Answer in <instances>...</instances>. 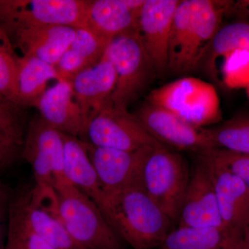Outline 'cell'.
<instances>
[{
	"label": "cell",
	"mask_w": 249,
	"mask_h": 249,
	"mask_svg": "<svg viewBox=\"0 0 249 249\" xmlns=\"http://www.w3.org/2000/svg\"><path fill=\"white\" fill-rule=\"evenodd\" d=\"M228 4L229 1H180L170 34L168 70L187 73L204 61Z\"/></svg>",
	"instance_id": "6da1fadb"
},
{
	"label": "cell",
	"mask_w": 249,
	"mask_h": 249,
	"mask_svg": "<svg viewBox=\"0 0 249 249\" xmlns=\"http://www.w3.org/2000/svg\"><path fill=\"white\" fill-rule=\"evenodd\" d=\"M100 210L118 237L133 249L160 247L172 231L173 222L142 186L105 196Z\"/></svg>",
	"instance_id": "7a4b0ae2"
},
{
	"label": "cell",
	"mask_w": 249,
	"mask_h": 249,
	"mask_svg": "<svg viewBox=\"0 0 249 249\" xmlns=\"http://www.w3.org/2000/svg\"><path fill=\"white\" fill-rule=\"evenodd\" d=\"M62 224L80 249H124L97 204L67 180L55 186Z\"/></svg>",
	"instance_id": "3957f363"
},
{
	"label": "cell",
	"mask_w": 249,
	"mask_h": 249,
	"mask_svg": "<svg viewBox=\"0 0 249 249\" xmlns=\"http://www.w3.org/2000/svg\"><path fill=\"white\" fill-rule=\"evenodd\" d=\"M104 56L112 64L116 73L111 103L115 107L127 109L157 74L139 31L116 36L108 44Z\"/></svg>",
	"instance_id": "277c9868"
},
{
	"label": "cell",
	"mask_w": 249,
	"mask_h": 249,
	"mask_svg": "<svg viewBox=\"0 0 249 249\" xmlns=\"http://www.w3.org/2000/svg\"><path fill=\"white\" fill-rule=\"evenodd\" d=\"M147 101L199 128L218 124L222 118L220 101L213 85L193 77L152 90Z\"/></svg>",
	"instance_id": "5b68a950"
},
{
	"label": "cell",
	"mask_w": 249,
	"mask_h": 249,
	"mask_svg": "<svg viewBox=\"0 0 249 249\" xmlns=\"http://www.w3.org/2000/svg\"><path fill=\"white\" fill-rule=\"evenodd\" d=\"M190 173L182 156L163 145L153 149L142 170V188L173 222H178Z\"/></svg>",
	"instance_id": "8992f818"
},
{
	"label": "cell",
	"mask_w": 249,
	"mask_h": 249,
	"mask_svg": "<svg viewBox=\"0 0 249 249\" xmlns=\"http://www.w3.org/2000/svg\"><path fill=\"white\" fill-rule=\"evenodd\" d=\"M89 1L0 0V27L8 36L37 26L84 29Z\"/></svg>",
	"instance_id": "52a82bcc"
},
{
	"label": "cell",
	"mask_w": 249,
	"mask_h": 249,
	"mask_svg": "<svg viewBox=\"0 0 249 249\" xmlns=\"http://www.w3.org/2000/svg\"><path fill=\"white\" fill-rule=\"evenodd\" d=\"M85 137L93 146L124 151L162 145L147 132L136 114L114 106L90 121Z\"/></svg>",
	"instance_id": "ba28073f"
},
{
	"label": "cell",
	"mask_w": 249,
	"mask_h": 249,
	"mask_svg": "<svg viewBox=\"0 0 249 249\" xmlns=\"http://www.w3.org/2000/svg\"><path fill=\"white\" fill-rule=\"evenodd\" d=\"M22 152L31 165L36 183L55 186L66 181L64 134L49 125L40 116L29 124Z\"/></svg>",
	"instance_id": "9c48e42d"
},
{
	"label": "cell",
	"mask_w": 249,
	"mask_h": 249,
	"mask_svg": "<svg viewBox=\"0 0 249 249\" xmlns=\"http://www.w3.org/2000/svg\"><path fill=\"white\" fill-rule=\"evenodd\" d=\"M85 142L105 196L133 187H142L144 165L155 147L147 146L134 151H124L93 146L89 142Z\"/></svg>",
	"instance_id": "30bf717a"
},
{
	"label": "cell",
	"mask_w": 249,
	"mask_h": 249,
	"mask_svg": "<svg viewBox=\"0 0 249 249\" xmlns=\"http://www.w3.org/2000/svg\"><path fill=\"white\" fill-rule=\"evenodd\" d=\"M136 115L147 132L165 146L197 154L215 148L204 127H195L163 108L147 103Z\"/></svg>",
	"instance_id": "8fae6325"
},
{
	"label": "cell",
	"mask_w": 249,
	"mask_h": 249,
	"mask_svg": "<svg viewBox=\"0 0 249 249\" xmlns=\"http://www.w3.org/2000/svg\"><path fill=\"white\" fill-rule=\"evenodd\" d=\"M197 155L211 172L223 226L242 238L249 224L248 187L206 151Z\"/></svg>",
	"instance_id": "7c38bea8"
},
{
	"label": "cell",
	"mask_w": 249,
	"mask_h": 249,
	"mask_svg": "<svg viewBox=\"0 0 249 249\" xmlns=\"http://www.w3.org/2000/svg\"><path fill=\"white\" fill-rule=\"evenodd\" d=\"M180 1L145 0L139 18L138 31L156 73L168 70L170 34Z\"/></svg>",
	"instance_id": "4fadbf2b"
},
{
	"label": "cell",
	"mask_w": 249,
	"mask_h": 249,
	"mask_svg": "<svg viewBox=\"0 0 249 249\" xmlns=\"http://www.w3.org/2000/svg\"><path fill=\"white\" fill-rule=\"evenodd\" d=\"M178 227H224L211 172L197 155L181 206Z\"/></svg>",
	"instance_id": "5bb4252c"
},
{
	"label": "cell",
	"mask_w": 249,
	"mask_h": 249,
	"mask_svg": "<svg viewBox=\"0 0 249 249\" xmlns=\"http://www.w3.org/2000/svg\"><path fill=\"white\" fill-rule=\"evenodd\" d=\"M145 0L89 1L84 29L107 44L116 36L138 31L139 18Z\"/></svg>",
	"instance_id": "9a60e30c"
},
{
	"label": "cell",
	"mask_w": 249,
	"mask_h": 249,
	"mask_svg": "<svg viewBox=\"0 0 249 249\" xmlns=\"http://www.w3.org/2000/svg\"><path fill=\"white\" fill-rule=\"evenodd\" d=\"M77 103L87 124L105 109L113 106L111 95L115 89L116 73L106 57L71 80Z\"/></svg>",
	"instance_id": "2e32d148"
},
{
	"label": "cell",
	"mask_w": 249,
	"mask_h": 249,
	"mask_svg": "<svg viewBox=\"0 0 249 249\" xmlns=\"http://www.w3.org/2000/svg\"><path fill=\"white\" fill-rule=\"evenodd\" d=\"M36 107L40 117L59 132L77 138L85 137L88 124L70 80H60L46 90Z\"/></svg>",
	"instance_id": "e0dca14e"
},
{
	"label": "cell",
	"mask_w": 249,
	"mask_h": 249,
	"mask_svg": "<svg viewBox=\"0 0 249 249\" xmlns=\"http://www.w3.org/2000/svg\"><path fill=\"white\" fill-rule=\"evenodd\" d=\"M76 29L67 26H37L8 36H13L22 56L35 57L56 67L73 42Z\"/></svg>",
	"instance_id": "ac0fdd59"
},
{
	"label": "cell",
	"mask_w": 249,
	"mask_h": 249,
	"mask_svg": "<svg viewBox=\"0 0 249 249\" xmlns=\"http://www.w3.org/2000/svg\"><path fill=\"white\" fill-rule=\"evenodd\" d=\"M64 175L67 181L101 207L105 197L103 187L90 160L86 142L64 134Z\"/></svg>",
	"instance_id": "d6986e66"
},
{
	"label": "cell",
	"mask_w": 249,
	"mask_h": 249,
	"mask_svg": "<svg viewBox=\"0 0 249 249\" xmlns=\"http://www.w3.org/2000/svg\"><path fill=\"white\" fill-rule=\"evenodd\" d=\"M242 237L224 227H178L160 249H241Z\"/></svg>",
	"instance_id": "ffe728a7"
},
{
	"label": "cell",
	"mask_w": 249,
	"mask_h": 249,
	"mask_svg": "<svg viewBox=\"0 0 249 249\" xmlns=\"http://www.w3.org/2000/svg\"><path fill=\"white\" fill-rule=\"evenodd\" d=\"M108 44L85 29H77L76 36L56 67L62 80L73 77L102 60Z\"/></svg>",
	"instance_id": "44dd1931"
},
{
	"label": "cell",
	"mask_w": 249,
	"mask_h": 249,
	"mask_svg": "<svg viewBox=\"0 0 249 249\" xmlns=\"http://www.w3.org/2000/svg\"><path fill=\"white\" fill-rule=\"evenodd\" d=\"M62 80L56 67L35 57L18 60V94L20 106H37L51 80Z\"/></svg>",
	"instance_id": "7402d4cb"
},
{
	"label": "cell",
	"mask_w": 249,
	"mask_h": 249,
	"mask_svg": "<svg viewBox=\"0 0 249 249\" xmlns=\"http://www.w3.org/2000/svg\"><path fill=\"white\" fill-rule=\"evenodd\" d=\"M28 224L42 238L56 249H80L72 240L60 218L33 204L29 193L19 196Z\"/></svg>",
	"instance_id": "603a6c76"
},
{
	"label": "cell",
	"mask_w": 249,
	"mask_h": 249,
	"mask_svg": "<svg viewBox=\"0 0 249 249\" xmlns=\"http://www.w3.org/2000/svg\"><path fill=\"white\" fill-rule=\"evenodd\" d=\"M239 49L249 51V23L240 21L219 28L204 59L210 74L215 78L218 59Z\"/></svg>",
	"instance_id": "cb8c5ba5"
},
{
	"label": "cell",
	"mask_w": 249,
	"mask_h": 249,
	"mask_svg": "<svg viewBox=\"0 0 249 249\" xmlns=\"http://www.w3.org/2000/svg\"><path fill=\"white\" fill-rule=\"evenodd\" d=\"M205 129L215 148L249 155V116H235Z\"/></svg>",
	"instance_id": "d4e9b609"
},
{
	"label": "cell",
	"mask_w": 249,
	"mask_h": 249,
	"mask_svg": "<svg viewBox=\"0 0 249 249\" xmlns=\"http://www.w3.org/2000/svg\"><path fill=\"white\" fill-rule=\"evenodd\" d=\"M18 60L14 46L0 27V94L21 107L18 94Z\"/></svg>",
	"instance_id": "484cf974"
},
{
	"label": "cell",
	"mask_w": 249,
	"mask_h": 249,
	"mask_svg": "<svg viewBox=\"0 0 249 249\" xmlns=\"http://www.w3.org/2000/svg\"><path fill=\"white\" fill-rule=\"evenodd\" d=\"M223 82L231 89L247 88L249 83V51L239 49L223 57Z\"/></svg>",
	"instance_id": "4316f807"
},
{
	"label": "cell",
	"mask_w": 249,
	"mask_h": 249,
	"mask_svg": "<svg viewBox=\"0 0 249 249\" xmlns=\"http://www.w3.org/2000/svg\"><path fill=\"white\" fill-rule=\"evenodd\" d=\"M9 217L18 228L25 249H56L34 231L28 224L19 196L10 201Z\"/></svg>",
	"instance_id": "83f0119b"
},
{
	"label": "cell",
	"mask_w": 249,
	"mask_h": 249,
	"mask_svg": "<svg viewBox=\"0 0 249 249\" xmlns=\"http://www.w3.org/2000/svg\"><path fill=\"white\" fill-rule=\"evenodd\" d=\"M206 152L240 178L249 189V155L214 148Z\"/></svg>",
	"instance_id": "f1b7e54d"
},
{
	"label": "cell",
	"mask_w": 249,
	"mask_h": 249,
	"mask_svg": "<svg viewBox=\"0 0 249 249\" xmlns=\"http://www.w3.org/2000/svg\"><path fill=\"white\" fill-rule=\"evenodd\" d=\"M19 107L0 94V131L24 142L22 120Z\"/></svg>",
	"instance_id": "f546056e"
},
{
	"label": "cell",
	"mask_w": 249,
	"mask_h": 249,
	"mask_svg": "<svg viewBox=\"0 0 249 249\" xmlns=\"http://www.w3.org/2000/svg\"><path fill=\"white\" fill-rule=\"evenodd\" d=\"M22 145V142L0 131V170L12 163Z\"/></svg>",
	"instance_id": "4dcf8cb0"
},
{
	"label": "cell",
	"mask_w": 249,
	"mask_h": 249,
	"mask_svg": "<svg viewBox=\"0 0 249 249\" xmlns=\"http://www.w3.org/2000/svg\"><path fill=\"white\" fill-rule=\"evenodd\" d=\"M9 193L0 181V249H5L6 246L8 224L6 219L9 216Z\"/></svg>",
	"instance_id": "1f68e13d"
},
{
	"label": "cell",
	"mask_w": 249,
	"mask_h": 249,
	"mask_svg": "<svg viewBox=\"0 0 249 249\" xmlns=\"http://www.w3.org/2000/svg\"><path fill=\"white\" fill-rule=\"evenodd\" d=\"M5 249H25L18 228L8 216L7 236Z\"/></svg>",
	"instance_id": "d6a6232c"
},
{
	"label": "cell",
	"mask_w": 249,
	"mask_h": 249,
	"mask_svg": "<svg viewBox=\"0 0 249 249\" xmlns=\"http://www.w3.org/2000/svg\"><path fill=\"white\" fill-rule=\"evenodd\" d=\"M226 14L233 15L241 19H249V0L229 1Z\"/></svg>",
	"instance_id": "836d02e7"
},
{
	"label": "cell",
	"mask_w": 249,
	"mask_h": 249,
	"mask_svg": "<svg viewBox=\"0 0 249 249\" xmlns=\"http://www.w3.org/2000/svg\"><path fill=\"white\" fill-rule=\"evenodd\" d=\"M249 249V224L248 227L246 229L243 237H242V249Z\"/></svg>",
	"instance_id": "e575fe53"
},
{
	"label": "cell",
	"mask_w": 249,
	"mask_h": 249,
	"mask_svg": "<svg viewBox=\"0 0 249 249\" xmlns=\"http://www.w3.org/2000/svg\"><path fill=\"white\" fill-rule=\"evenodd\" d=\"M247 95H248V97L249 98V84L248 85H247Z\"/></svg>",
	"instance_id": "d590c367"
}]
</instances>
